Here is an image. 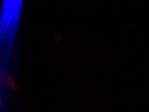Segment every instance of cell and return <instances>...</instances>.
<instances>
[{
	"label": "cell",
	"mask_w": 149,
	"mask_h": 112,
	"mask_svg": "<svg viewBox=\"0 0 149 112\" xmlns=\"http://www.w3.org/2000/svg\"><path fill=\"white\" fill-rule=\"evenodd\" d=\"M4 87H13L14 88L15 85L14 81L10 75H6V74H1L0 72V89ZM1 104V102H0Z\"/></svg>",
	"instance_id": "obj_1"
}]
</instances>
